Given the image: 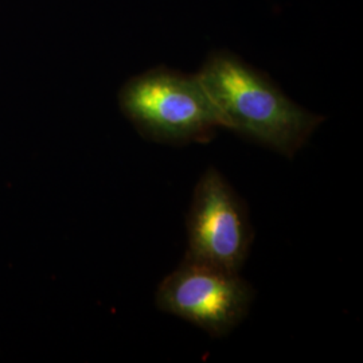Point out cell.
<instances>
[{
  "label": "cell",
  "instance_id": "4",
  "mask_svg": "<svg viewBox=\"0 0 363 363\" xmlns=\"http://www.w3.org/2000/svg\"><path fill=\"white\" fill-rule=\"evenodd\" d=\"M186 255L240 272L253 242L247 205L220 171L208 167L194 189L186 218Z\"/></svg>",
  "mask_w": 363,
  "mask_h": 363
},
{
  "label": "cell",
  "instance_id": "3",
  "mask_svg": "<svg viewBox=\"0 0 363 363\" xmlns=\"http://www.w3.org/2000/svg\"><path fill=\"white\" fill-rule=\"evenodd\" d=\"M253 300L255 289L240 272L187 255L159 284L155 295L160 311L187 320L213 337H226L240 325Z\"/></svg>",
  "mask_w": 363,
  "mask_h": 363
},
{
  "label": "cell",
  "instance_id": "2",
  "mask_svg": "<svg viewBox=\"0 0 363 363\" xmlns=\"http://www.w3.org/2000/svg\"><path fill=\"white\" fill-rule=\"evenodd\" d=\"M118 106L144 139L155 143H208L222 128L198 74L166 66L125 81L118 91Z\"/></svg>",
  "mask_w": 363,
  "mask_h": 363
},
{
  "label": "cell",
  "instance_id": "1",
  "mask_svg": "<svg viewBox=\"0 0 363 363\" xmlns=\"http://www.w3.org/2000/svg\"><path fill=\"white\" fill-rule=\"evenodd\" d=\"M196 74L222 128L289 159L325 120L292 101L267 73L229 50L208 52Z\"/></svg>",
  "mask_w": 363,
  "mask_h": 363
}]
</instances>
